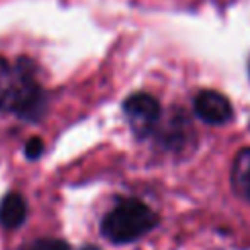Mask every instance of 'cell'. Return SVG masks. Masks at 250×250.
<instances>
[{"label": "cell", "instance_id": "6da1fadb", "mask_svg": "<svg viewBox=\"0 0 250 250\" xmlns=\"http://www.w3.org/2000/svg\"><path fill=\"white\" fill-rule=\"evenodd\" d=\"M158 223L156 213L139 199L119 201L102 221V234L113 244H127L148 230Z\"/></svg>", "mask_w": 250, "mask_h": 250}, {"label": "cell", "instance_id": "7a4b0ae2", "mask_svg": "<svg viewBox=\"0 0 250 250\" xmlns=\"http://www.w3.org/2000/svg\"><path fill=\"white\" fill-rule=\"evenodd\" d=\"M39 98L41 90L33 78L29 61L10 64L0 57V107L25 115L39 107Z\"/></svg>", "mask_w": 250, "mask_h": 250}, {"label": "cell", "instance_id": "3957f363", "mask_svg": "<svg viewBox=\"0 0 250 250\" xmlns=\"http://www.w3.org/2000/svg\"><path fill=\"white\" fill-rule=\"evenodd\" d=\"M123 111H125L131 127L137 133H146L160 117V105H158L156 98H152L150 94H145V92L129 96L123 104Z\"/></svg>", "mask_w": 250, "mask_h": 250}, {"label": "cell", "instance_id": "277c9868", "mask_svg": "<svg viewBox=\"0 0 250 250\" xmlns=\"http://www.w3.org/2000/svg\"><path fill=\"white\" fill-rule=\"evenodd\" d=\"M193 111L203 123L209 125H223L232 117L230 102L215 90H201L193 100Z\"/></svg>", "mask_w": 250, "mask_h": 250}, {"label": "cell", "instance_id": "5b68a950", "mask_svg": "<svg viewBox=\"0 0 250 250\" xmlns=\"http://www.w3.org/2000/svg\"><path fill=\"white\" fill-rule=\"evenodd\" d=\"M27 217L25 199L20 193H8L0 203V225L6 229H18Z\"/></svg>", "mask_w": 250, "mask_h": 250}, {"label": "cell", "instance_id": "8992f818", "mask_svg": "<svg viewBox=\"0 0 250 250\" xmlns=\"http://www.w3.org/2000/svg\"><path fill=\"white\" fill-rule=\"evenodd\" d=\"M232 188L240 197L250 201V148H242L234 158Z\"/></svg>", "mask_w": 250, "mask_h": 250}, {"label": "cell", "instance_id": "52a82bcc", "mask_svg": "<svg viewBox=\"0 0 250 250\" xmlns=\"http://www.w3.org/2000/svg\"><path fill=\"white\" fill-rule=\"evenodd\" d=\"M29 250H68V246L62 240L47 238V240H37Z\"/></svg>", "mask_w": 250, "mask_h": 250}, {"label": "cell", "instance_id": "ba28073f", "mask_svg": "<svg viewBox=\"0 0 250 250\" xmlns=\"http://www.w3.org/2000/svg\"><path fill=\"white\" fill-rule=\"evenodd\" d=\"M41 152H43V141H41L39 137L29 139V141H27V145H25V156L33 160V158L41 156Z\"/></svg>", "mask_w": 250, "mask_h": 250}]
</instances>
